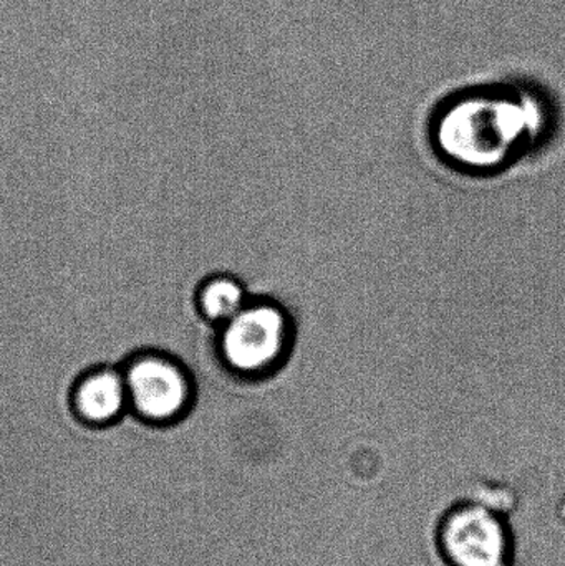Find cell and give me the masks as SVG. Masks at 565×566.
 I'll return each mask as SVG.
<instances>
[{"instance_id": "6da1fadb", "label": "cell", "mask_w": 565, "mask_h": 566, "mask_svg": "<svg viewBox=\"0 0 565 566\" xmlns=\"http://www.w3.org/2000/svg\"><path fill=\"white\" fill-rule=\"evenodd\" d=\"M547 135L543 105L533 96H470L431 125L441 163L467 176H496L541 148Z\"/></svg>"}, {"instance_id": "7a4b0ae2", "label": "cell", "mask_w": 565, "mask_h": 566, "mask_svg": "<svg viewBox=\"0 0 565 566\" xmlns=\"http://www.w3.org/2000/svg\"><path fill=\"white\" fill-rule=\"evenodd\" d=\"M297 343L291 310L271 296H251L244 308L218 326L216 353L226 371L261 382L285 368Z\"/></svg>"}, {"instance_id": "3957f363", "label": "cell", "mask_w": 565, "mask_h": 566, "mask_svg": "<svg viewBox=\"0 0 565 566\" xmlns=\"http://www.w3.org/2000/svg\"><path fill=\"white\" fill-rule=\"evenodd\" d=\"M480 494L448 505L433 531L443 566H517V541L508 505Z\"/></svg>"}, {"instance_id": "277c9868", "label": "cell", "mask_w": 565, "mask_h": 566, "mask_svg": "<svg viewBox=\"0 0 565 566\" xmlns=\"http://www.w3.org/2000/svg\"><path fill=\"white\" fill-rule=\"evenodd\" d=\"M129 411L155 426H169L185 418L196 401L192 373L185 363L165 352H139L123 365Z\"/></svg>"}, {"instance_id": "5b68a950", "label": "cell", "mask_w": 565, "mask_h": 566, "mask_svg": "<svg viewBox=\"0 0 565 566\" xmlns=\"http://www.w3.org/2000/svg\"><path fill=\"white\" fill-rule=\"evenodd\" d=\"M73 411L93 428L115 424L129 412V396L123 368L93 366L76 378L72 391Z\"/></svg>"}, {"instance_id": "8992f818", "label": "cell", "mask_w": 565, "mask_h": 566, "mask_svg": "<svg viewBox=\"0 0 565 566\" xmlns=\"http://www.w3.org/2000/svg\"><path fill=\"white\" fill-rule=\"evenodd\" d=\"M251 300L248 286L232 274L209 275L196 289L195 302L199 316L211 325L221 326Z\"/></svg>"}]
</instances>
